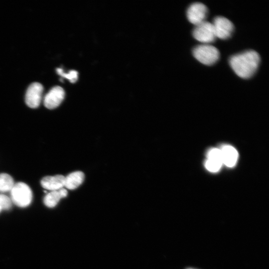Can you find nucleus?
<instances>
[{
  "mask_svg": "<svg viewBox=\"0 0 269 269\" xmlns=\"http://www.w3.org/2000/svg\"><path fill=\"white\" fill-rule=\"evenodd\" d=\"M10 191L11 200L17 206L25 207L30 204L32 193L26 183L18 182L14 184Z\"/></svg>",
  "mask_w": 269,
  "mask_h": 269,
  "instance_id": "7ed1b4c3",
  "label": "nucleus"
},
{
  "mask_svg": "<svg viewBox=\"0 0 269 269\" xmlns=\"http://www.w3.org/2000/svg\"><path fill=\"white\" fill-rule=\"evenodd\" d=\"M65 178L63 175H56L47 176L43 177L41 180V185L43 188L47 190L55 191L63 188L65 185Z\"/></svg>",
  "mask_w": 269,
  "mask_h": 269,
  "instance_id": "9d476101",
  "label": "nucleus"
},
{
  "mask_svg": "<svg viewBox=\"0 0 269 269\" xmlns=\"http://www.w3.org/2000/svg\"><path fill=\"white\" fill-rule=\"evenodd\" d=\"M192 53L198 61L208 66L216 63L220 57L218 49L209 44H202L195 46Z\"/></svg>",
  "mask_w": 269,
  "mask_h": 269,
  "instance_id": "f03ea898",
  "label": "nucleus"
},
{
  "mask_svg": "<svg viewBox=\"0 0 269 269\" xmlns=\"http://www.w3.org/2000/svg\"><path fill=\"white\" fill-rule=\"evenodd\" d=\"M223 164L221 150L213 148L207 155V159L205 162V167L211 172H217Z\"/></svg>",
  "mask_w": 269,
  "mask_h": 269,
  "instance_id": "1a4fd4ad",
  "label": "nucleus"
},
{
  "mask_svg": "<svg viewBox=\"0 0 269 269\" xmlns=\"http://www.w3.org/2000/svg\"><path fill=\"white\" fill-rule=\"evenodd\" d=\"M43 91L42 85L37 82L32 83L25 94V103L31 108H37L41 101Z\"/></svg>",
  "mask_w": 269,
  "mask_h": 269,
  "instance_id": "0eeeda50",
  "label": "nucleus"
},
{
  "mask_svg": "<svg viewBox=\"0 0 269 269\" xmlns=\"http://www.w3.org/2000/svg\"><path fill=\"white\" fill-rule=\"evenodd\" d=\"M11 200L6 196L0 194V207L1 209H8L10 208Z\"/></svg>",
  "mask_w": 269,
  "mask_h": 269,
  "instance_id": "dca6fc26",
  "label": "nucleus"
},
{
  "mask_svg": "<svg viewBox=\"0 0 269 269\" xmlns=\"http://www.w3.org/2000/svg\"><path fill=\"white\" fill-rule=\"evenodd\" d=\"M84 174L80 171L71 173L65 178L64 187L70 190L78 187L84 180Z\"/></svg>",
  "mask_w": 269,
  "mask_h": 269,
  "instance_id": "ddd939ff",
  "label": "nucleus"
},
{
  "mask_svg": "<svg viewBox=\"0 0 269 269\" xmlns=\"http://www.w3.org/2000/svg\"><path fill=\"white\" fill-rule=\"evenodd\" d=\"M65 97V91L60 86L53 87L45 96L44 105L49 109H53L60 105Z\"/></svg>",
  "mask_w": 269,
  "mask_h": 269,
  "instance_id": "6e6552de",
  "label": "nucleus"
},
{
  "mask_svg": "<svg viewBox=\"0 0 269 269\" xmlns=\"http://www.w3.org/2000/svg\"><path fill=\"white\" fill-rule=\"evenodd\" d=\"M212 23L216 37L226 40L232 36L234 26L228 18L222 16H217L214 18Z\"/></svg>",
  "mask_w": 269,
  "mask_h": 269,
  "instance_id": "39448f33",
  "label": "nucleus"
},
{
  "mask_svg": "<svg viewBox=\"0 0 269 269\" xmlns=\"http://www.w3.org/2000/svg\"><path fill=\"white\" fill-rule=\"evenodd\" d=\"M67 194V190L64 188L52 191L44 197V203L48 207H54L57 204L60 199L66 197Z\"/></svg>",
  "mask_w": 269,
  "mask_h": 269,
  "instance_id": "f8f14e48",
  "label": "nucleus"
},
{
  "mask_svg": "<svg viewBox=\"0 0 269 269\" xmlns=\"http://www.w3.org/2000/svg\"><path fill=\"white\" fill-rule=\"evenodd\" d=\"M12 177L6 173L0 174V191H10L14 185Z\"/></svg>",
  "mask_w": 269,
  "mask_h": 269,
  "instance_id": "4468645a",
  "label": "nucleus"
},
{
  "mask_svg": "<svg viewBox=\"0 0 269 269\" xmlns=\"http://www.w3.org/2000/svg\"><path fill=\"white\" fill-rule=\"evenodd\" d=\"M56 72L61 77L67 79L71 83H75L78 79V73L75 70H71L68 73H65L62 69L58 68L56 69Z\"/></svg>",
  "mask_w": 269,
  "mask_h": 269,
  "instance_id": "2eb2a0df",
  "label": "nucleus"
},
{
  "mask_svg": "<svg viewBox=\"0 0 269 269\" xmlns=\"http://www.w3.org/2000/svg\"><path fill=\"white\" fill-rule=\"evenodd\" d=\"M192 35L196 40L203 44L213 42L216 38L212 23L206 21L196 25Z\"/></svg>",
  "mask_w": 269,
  "mask_h": 269,
  "instance_id": "20e7f679",
  "label": "nucleus"
},
{
  "mask_svg": "<svg viewBox=\"0 0 269 269\" xmlns=\"http://www.w3.org/2000/svg\"><path fill=\"white\" fill-rule=\"evenodd\" d=\"M260 60L257 52L248 50L231 56L229 62L231 67L239 77L249 79L256 72Z\"/></svg>",
  "mask_w": 269,
  "mask_h": 269,
  "instance_id": "f257e3e1",
  "label": "nucleus"
},
{
  "mask_svg": "<svg viewBox=\"0 0 269 269\" xmlns=\"http://www.w3.org/2000/svg\"><path fill=\"white\" fill-rule=\"evenodd\" d=\"M186 269H193V268H187Z\"/></svg>",
  "mask_w": 269,
  "mask_h": 269,
  "instance_id": "f3484780",
  "label": "nucleus"
},
{
  "mask_svg": "<svg viewBox=\"0 0 269 269\" xmlns=\"http://www.w3.org/2000/svg\"><path fill=\"white\" fill-rule=\"evenodd\" d=\"M1 210H2L1 208L0 207V211H1Z\"/></svg>",
  "mask_w": 269,
  "mask_h": 269,
  "instance_id": "a211bd4d",
  "label": "nucleus"
},
{
  "mask_svg": "<svg viewBox=\"0 0 269 269\" xmlns=\"http://www.w3.org/2000/svg\"><path fill=\"white\" fill-rule=\"evenodd\" d=\"M220 150L223 164L228 167L234 166L238 157V153L237 150L230 145H225Z\"/></svg>",
  "mask_w": 269,
  "mask_h": 269,
  "instance_id": "9b49d317",
  "label": "nucleus"
},
{
  "mask_svg": "<svg viewBox=\"0 0 269 269\" xmlns=\"http://www.w3.org/2000/svg\"><path fill=\"white\" fill-rule=\"evenodd\" d=\"M208 10L207 6L201 2H194L188 7L186 11L188 21L195 26L206 21Z\"/></svg>",
  "mask_w": 269,
  "mask_h": 269,
  "instance_id": "423d86ee",
  "label": "nucleus"
}]
</instances>
